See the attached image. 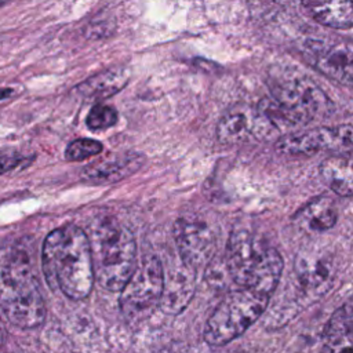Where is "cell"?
I'll return each mask as SVG.
<instances>
[{"label":"cell","mask_w":353,"mask_h":353,"mask_svg":"<svg viewBox=\"0 0 353 353\" xmlns=\"http://www.w3.org/2000/svg\"><path fill=\"white\" fill-rule=\"evenodd\" d=\"M41 268L51 288L70 299L85 298L95 281L87 233L74 225L54 229L43 243Z\"/></svg>","instance_id":"obj_1"},{"label":"cell","mask_w":353,"mask_h":353,"mask_svg":"<svg viewBox=\"0 0 353 353\" xmlns=\"http://www.w3.org/2000/svg\"><path fill=\"white\" fill-rule=\"evenodd\" d=\"M0 309L19 328L39 327L46 303L29 254L19 245L0 248Z\"/></svg>","instance_id":"obj_2"},{"label":"cell","mask_w":353,"mask_h":353,"mask_svg":"<svg viewBox=\"0 0 353 353\" xmlns=\"http://www.w3.org/2000/svg\"><path fill=\"white\" fill-rule=\"evenodd\" d=\"M272 98L263 99L258 110L277 127L305 124L325 117L331 101L307 76L296 70L272 72L269 80Z\"/></svg>","instance_id":"obj_3"},{"label":"cell","mask_w":353,"mask_h":353,"mask_svg":"<svg viewBox=\"0 0 353 353\" xmlns=\"http://www.w3.org/2000/svg\"><path fill=\"white\" fill-rule=\"evenodd\" d=\"M223 261L236 285L268 296L276 290L283 272L280 254L244 229L230 234Z\"/></svg>","instance_id":"obj_4"},{"label":"cell","mask_w":353,"mask_h":353,"mask_svg":"<svg viewBox=\"0 0 353 353\" xmlns=\"http://www.w3.org/2000/svg\"><path fill=\"white\" fill-rule=\"evenodd\" d=\"M94 280L109 291H121L135 268L137 245L130 229L114 219L99 221L91 237Z\"/></svg>","instance_id":"obj_5"},{"label":"cell","mask_w":353,"mask_h":353,"mask_svg":"<svg viewBox=\"0 0 353 353\" xmlns=\"http://www.w3.org/2000/svg\"><path fill=\"white\" fill-rule=\"evenodd\" d=\"M269 296L250 288L229 291L216 305L204 327V339L221 346L240 336L268 309Z\"/></svg>","instance_id":"obj_6"},{"label":"cell","mask_w":353,"mask_h":353,"mask_svg":"<svg viewBox=\"0 0 353 353\" xmlns=\"http://www.w3.org/2000/svg\"><path fill=\"white\" fill-rule=\"evenodd\" d=\"M163 290V263L154 255H145L135 265L131 276L121 288L120 307L135 319L159 303Z\"/></svg>","instance_id":"obj_7"},{"label":"cell","mask_w":353,"mask_h":353,"mask_svg":"<svg viewBox=\"0 0 353 353\" xmlns=\"http://www.w3.org/2000/svg\"><path fill=\"white\" fill-rule=\"evenodd\" d=\"M352 145V125L345 124L332 128H317L288 134L277 142L276 148L285 156L303 157L312 156L320 150H332L338 154H349Z\"/></svg>","instance_id":"obj_8"},{"label":"cell","mask_w":353,"mask_h":353,"mask_svg":"<svg viewBox=\"0 0 353 353\" xmlns=\"http://www.w3.org/2000/svg\"><path fill=\"white\" fill-rule=\"evenodd\" d=\"M174 236L179 258L193 269L207 266L214 258L215 236L207 223L178 219L174 226Z\"/></svg>","instance_id":"obj_9"},{"label":"cell","mask_w":353,"mask_h":353,"mask_svg":"<svg viewBox=\"0 0 353 353\" xmlns=\"http://www.w3.org/2000/svg\"><path fill=\"white\" fill-rule=\"evenodd\" d=\"M313 65L336 83L350 85L353 80V48L349 41H314L307 46Z\"/></svg>","instance_id":"obj_10"},{"label":"cell","mask_w":353,"mask_h":353,"mask_svg":"<svg viewBox=\"0 0 353 353\" xmlns=\"http://www.w3.org/2000/svg\"><path fill=\"white\" fill-rule=\"evenodd\" d=\"M295 276L306 298L317 299L332 285L335 277V259L328 254L302 252L295 259Z\"/></svg>","instance_id":"obj_11"},{"label":"cell","mask_w":353,"mask_h":353,"mask_svg":"<svg viewBox=\"0 0 353 353\" xmlns=\"http://www.w3.org/2000/svg\"><path fill=\"white\" fill-rule=\"evenodd\" d=\"M196 272L181 258L168 268L163 265V290L157 303L163 312L178 314L188 306L196 290Z\"/></svg>","instance_id":"obj_12"},{"label":"cell","mask_w":353,"mask_h":353,"mask_svg":"<svg viewBox=\"0 0 353 353\" xmlns=\"http://www.w3.org/2000/svg\"><path fill=\"white\" fill-rule=\"evenodd\" d=\"M276 128L259 112L248 114L245 110H233L225 114L216 127L218 141L226 145H233L245 141L250 137H266Z\"/></svg>","instance_id":"obj_13"},{"label":"cell","mask_w":353,"mask_h":353,"mask_svg":"<svg viewBox=\"0 0 353 353\" xmlns=\"http://www.w3.org/2000/svg\"><path fill=\"white\" fill-rule=\"evenodd\" d=\"M143 163V157L134 152L114 153L101 161L83 168L81 178L91 183H114L134 174Z\"/></svg>","instance_id":"obj_14"},{"label":"cell","mask_w":353,"mask_h":353,"mask_svg":"<svg viewBox=\"0 0 353 353\" xmlns=\"http://www.w3.org/2000/svg\"><path fill=\"white\" fill-rule=\"evenodd\" d=\"M352 305L346 302L327 321L323 332V346L319 353H353Z\"/></svg>","instance_id":"obj_15"},{"label":"cell","mask_w":353,"mask_h":353,"mask_svg":"<svg viewBox=\"0 0 353 353\" xmlns=\"http://www.w3.org/2000/svg\"><path fill=\"white\" fill-rule=\"evenodd\" d=\"M130 79V70L125 68H113L99 72L90 79L84 80L77 92L85 99L99 101L109 98L125 87Z\"/></svg>","instance_id":"obj_16"},{"label":"cell","mask_w":353,"mask_h":353,"mask_svg":"<svg viewBox=\"0 0 353 353\" xmlns=\"http://www.w3.org/2000/svg\"><path fill=\"white\" fill-rule=\"evenodd\" d=\"M302 3L321 25L338 29H349L352 26V0H302Z\"/></svg>","instance_id":"obj_17"},{"label":"cell","mask_w":353,"mask_h":353,"mask_svg":"<svg viewBox=\"0 0 353 353\" xmlns=\"http://www.w3.org/2000/svg\"><path fill=\"white\" fill-rule=\"evenodd\" d=\"M336 216L338 214L334 201L328 197H317L301 208L296 214V221L301 226L309 230L323 232L335 225Z\"/></svg>","instance_id":"obj_18"},{"label":"cell","mask_w":353,"mask_h":353,"mask_svg":"<svg viewBox=\"0 0 353 353\" xmlns=\"http://www.w3.org/2000/svg\"><path fill=\"white\" fill-rule=\"evenodd\" d=\"M320 172L335 193L345 197L352 194V160L349 154H335L325 159L320 165Z\"/></svg>","instance_id":"obj_19"},{"label":"cell","mask_w":353,"mask_h":353,"mask_svg":"<svg viewBox=\"0 0 353 353\" xmlns=\"http://www.w3.org/2000/svg\"><path fill=\"white\" fill-rule=\"evenodd\" d=\"M117 112L114 108L98 103L92 106L87 116V125L92 131H99V130H106L117 123Z\"/></svg>","instance_id":"obj_20"},{"label":"cell","mask_w":353,"mask_h":353,"mask_svg":"<svg viewBox=\"0 0 353 353\" xmlns=\"http://www.w3.org/2000/svg\"><path fill=\"white\" fill-rule=\"evenodd\" d=\"M102 150V143L95 139L80 138L70 142L65 150V157L69 161H80L92 156L99 154Z\"/></svg>","instance_id":"obj_21"},{"label":"cell","mask_w":353,"mask_h":353,"mask_svg":"<svg viewBox=\"0 0 353 353\" xmlns=\"http://www.w3.org/2000/svg\"><path fill=\"white\" fill-rule=\"evenodd\" d=\"M21 161L18 154L14 153H0V175L11 171Z\"/></svg>","instance_id":"obj_22"},{"label":"cell","mask_w":353,"mask_h":353,"mask_svg":"<svg viewBox=\"0 0 353 353\" xmlns=\"http://www.w3.org/2000/svg\"><path fill=\"white\" fill-rule=\"evenodd\" d=\"M12 94V90H10V88H1L0 87V101L1 99H6L7 97H10Z\"/></svg>","instance_id":"obj_23"},{"label":"cell","mask_w":353,"mask_h":353,"mask_svg":"<svg viewBox=\"0 0 353 353\" xmlns=\"http://www.w3.org/2000/svg\"><path fill=\"white\" fill-rule=\"evenodd\" d=\"M11 0H0V7H3V6H6L7 3H10Z\"/></svg>","instance_id":"obj_24"},{"label":"cell","mask_w":353,"mask_h":353,"mask_svg":"<svg viewBox=\"0 0 353 353\" xmlns=\"http://www.w3.org/2000/svg\"><path fill=\"white\" fill-rule=\"evenodd\" d=\"M1 341H3V332H1V327H0V343H1Z\"/></svg>","instance_id":"obj_25"}]
</instances>
